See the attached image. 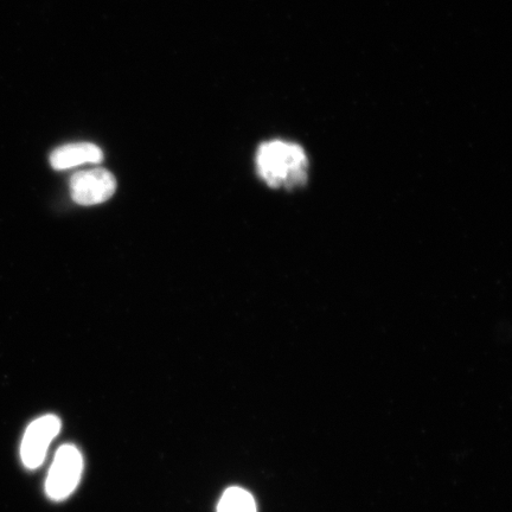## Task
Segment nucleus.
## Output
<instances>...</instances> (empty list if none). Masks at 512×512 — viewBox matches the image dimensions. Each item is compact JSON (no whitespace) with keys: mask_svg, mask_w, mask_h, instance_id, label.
I'll use <instances>...</instances> for the list:
<instances>
[{"mask_svg":"<svg viewBox=\"0 0 512 512\" xmlns=\"http://www.w3.org/2000/svg\"><path fill=\"white\" fill-rule=\"evenodd\" d=\"M256 170L268 187L292 190L306 183L309 159L302 146L271 140L260 145L256 152Z\"/></svg>","mask_w":512,"mask_h":512,"instance_id":"1","label":"nucleus"},{"mask_svg":"<svg viewBox=\"0 0 512 512\" xmlns=\"http://www.w3.org/2000/svg\"><path fill=\"white\" fill-rule=\"evenodd\" d=\"M83 458L79 448L62 445L57 450L46 482V492L51 501L61 502L73 494L80 483Z\"/></svg>","mask_w":512,"mask_h":512,"instance_id":"2","label":"nucleus"},{"mask_svg":"<svg viewBox=\"0 0 512 512\" xmlns=\"http://www.w3.org/2000/svg\"><path fill=\"white\" fill-rule=\"evenodd\" d=\"M61 431V420L56 415H44L31 422L25 431L21 447L22 462L29 470H36L46 460L48 448Z\"/></svg>","mask_w":512,"mask_h":512,"instance_id":"3","label":"nucleus"},{"mask_svg":"<svg viewBox=\"0 0 512 512\" xmlns=\"http://www.w3.org/2000/svg\"><path fill=\"white\" fill-rule=\"evenodd\" d=\"M117 181L110 171L92 169L80 171L70 179V195L80 206H96L114 195Z\"/></svg>","mask_w":512,"mask_h":512,"instance_id":"4","label":"nucleus"},{"mask_svg":"<svg viewBox=\"0 0 512 512\" xmlns=\"http://www.w3.org/2000/svg\"><path fill=\"white\" fill-rule=\"evenodd\" d=\"M104 159L99 146L92 143H74L59 147L50 156L55 170H68L86 164H99Z\"/></svg>","mask_w":512,"mask_h":512,"instance_id":"5","label":"nucleus"},{"mask_svg":"<svg viewBox=\"0 0 512 512\" xmlns=\"http://www.w3.org/2000/svg\"><path fill=\"white\" fill-rule=\"evenodd\" d=\"M217 512H258L254 497L241 488H229L224 491Z\"/></svg>","mask_w":512,"mask_h":512,"instance_id":"6","label":"nucleus"}]
</instances>
